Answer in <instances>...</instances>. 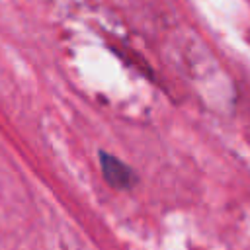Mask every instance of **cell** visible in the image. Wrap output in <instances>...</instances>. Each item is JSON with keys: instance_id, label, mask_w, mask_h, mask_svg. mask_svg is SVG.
<instances>
[{"instance_id": "obj_1", "label": "cell", "mask_w": 250, "mask_h": 250, "mask_svg": "<svg viewBox=\"0 0 250 250\" xmlns=\"http://www.w3.org/2000/svg\"><path fill=\"white\" fill-rule=\"evenodd\" d=\"M100 162H102V172H104V178L107 180L109 186L117 188V189H127L135 184V174L133 170L123 164L119 158L107 154V152H102L100 154Z\"/></svg>"}]
</instances>
